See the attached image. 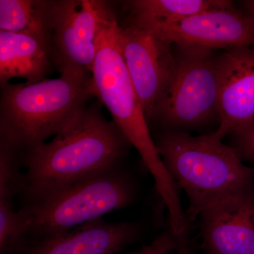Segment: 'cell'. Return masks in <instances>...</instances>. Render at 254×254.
<instances>
[{
    "label": "cell",
    "mask_w": 254,
    "mask_h": 254,
    "mask_svg": "<svg viewBox=\"0 0 254 254\" xmlns=\"http://www.w3.org/2000/svg\"><path fill=\"white\" fill-rule=\"evenodd\" d=\"M129 179L114 165L31 200L19 211L25 233L42 237L68 231L133 201Z\"/></svg>",
    "instance_id": "obj_5"
},
{
    "label": "cell",
    "mask_w": 254,
    "mask_h": 254,
    "mask_svg": "<svg viewBox=\"0 0 254 254\" xmlns=\"http://www.w3.org/2000/svg\"><path fill=\"white\" fill-rule=\"evenodd\" d=\"M180 240L173 233H163L149 245L128 254H170L180 247Z\"/></svg>",
    "instance_id": "obj_18"
},
{
    "label": "cell",
    "mask_w": 254,
    "mask_h": 254,
    "mask_svg": "<svg viewBox=\"0 0 254 254\" xmlns=\"http://www.w3.org/2000/svg\"><path fill=\"white\" fill-rule=\"evenodd\" d=\"M131 145L98 105L87 104L55 135L21 160L26 168L21 190L33 200L118 165Z\"/></svg>",
    "instance_id": "obj_1"
},
{
    "label": "cell",
    "mask_w": 254,
    "mask_h": 254,
    "mask_svg": "<svg viewBox=\"0 0 254 254\" xmlns=\"http://www.w3.org/2000/svg\"><path fill=\"white\" fill-rule=\"evenodd\" d=\"M44 29L43 0H0V31Z\"/></svg>",
    "instance_id": "obj_15"
},
{
    "label": "cell",
    "mask_w": 254,
    "mask_h": 254,
    "mask_svg": "<svg viewBox=\"0 0 254 254\" xmlns=\"http://www.w3.org/2000/svg\"><path fill=\"white\" fill-rule=\"evenodd\" d=\"M94 96L92 73L67 68L60 78L1 85L0 148L22 159L55 136Z\"/></svg>",
    "instance_id": "obj_2"
},
{
    "label": "cell",
    "mask_w": 254,
    "mask_h": 254,
    "mask_svg": "<svg viewBox=\"0 0 254 254\" xmlns=\"http://www.w3.org/2000/svg\"><path fill=\"white\" fill-rule=\"evenodd\" d=\"M139 228L130 222L97 219L52 236L42 237L29 254H115L136 238Z\"/></svg>",
    "instance_id": "obj_12"
},
{
    "label": "cell",
    "mask_w": 254,
    "mask_h": 254,
    "mask_svg": "<svg viewBox=\"0 0 254 254\" xmlns=\"http://www.w3.org/2000/svg\"><path fill=\"white\" fill-rule=\"evenodd\" d=\"M175 60L153 122L173 130L204 125L218 116L220 55L202 47L177 46Z\"/></svg>",
    "instance_id": "obj_6"
},
{
    "label": "cell",
    "mask_w": 254,
    "mask_h": 254,
    "mask_svg": "<svg viewBox=\"0 0 254 254\" xmlns=\"http://www.w3.org/2000/svg\"><path fill=\"white\" fill-rule=\"evenodd\" d=\"M106 4L98 0H43V26L50 60L60 73L67 68L92 72Z\"/></svg>",
    "instance_id": "obj_7"
},
{
    "label": "cell",
    "mask_w": 254,
    "mask_h": 254,
    "mask_svg": "<svg viewBox=\"0 0 254 254\" xmlns=\"http://www.w3.org/2000/svg\"><path fill=\"white\" fill-rule=\"evenodd\" d=\"M127 17L124 23L174 21L233 6L227 0H131L123 1Z\"/></svg>",
    "instance_id": "obj_14"
},
{
    "label": "cell",
    "mask_w": 254,
    "mask_h": 254,
    "mask_svg": "<svg viewBox=\"0 0 254 254\" xmlns=\"http://www.w3.org/2000/svg\"><path fill=\"white\" fill-rule=\"evenodd\" d=\"M234 134V149L242 160H247L254 165V120Z\"/></svg>",
    "instance_id": "obj_17"
},
{
    "label": "cell",
    "mask_w": 254,
    "mask_h": 254,
    "mask_svg": "<svg viewBox=\"0 0 254 254\" xmlns=\"http://www.w3.org/2000/svg\"><path fill=\"white\" fill-rule=\"evenodd\" d=\"M155 144L177 188L186 193L190 219L218 202L254 191V169L213 133L166 130Z\"/></svg>",
    "instance_id": "obj_4"
},
{
    "label": "cell",
    "mask_w": 254,
    "mask_h": 254,
    "mask_svg": "<svg viewBox=\"0 0 254 254\" xmlns=\"http://www.w3.org/2000/svg\"><path fill=\"white\" fill-rule=\"evenodd\" d=\"M120 26L124 60L149 125L154 121L173 73V44L141 28L120 23Z\"/></svg>",
    "instance_id": "obj_9"
},
{
    "label": "cell",
    "mask_w": 254,
    "mask_h": 254,
    "mask_svg": "<svg viewBox=\"0 0 254 254\" xmlns=\"http://www.w3.org/2000/svg\"><path fill=\"white\" fill-rule=\"evenodd\" d=\"M52 66L45 29L0 31V84L14 78L32 83L43 81Z\"/></svg>",
    "instance_id": "obj_13"
},
{
    "label": "cell",
    "mask_w": 254,
    "mask_h": 254,
    "mask_svg": "<svg viewBox=\"0 0 254 254\" xmlns=\"http://www.w3.org/2000/svg\"><path fill=\"white\" fill-rule=\"evenodd\" d=\"M149 33L173 45L208 49L254 45V20L234 6L204 11L174 21L123 23Z\"/></svg>",
    "instance_id": "obj_8"
},
{
    "label": "cell",
    "mask_w": 254,
    "mask_h": 254,
    "mask_svg": "<svg viewBox=\"0 0 254 254\" xmlns=\"http://www.w3.org/2000/svg\"><path fill=\"white\" fill-rule=\"evenodd\" d=\"M219 139L235 133L254 120V45L220 55Z\"/></svg>",
    "instance_id": "obj_10"
},
{
    "label": "cell",
    "mask_w": 254,
    "mask_h": 254,
    "mask_svg": "<svg viewBox=\"0 0 254 254\" xmlns=\"http://www.w3.org/2000/svg\"><path fill=\"white\" fill-rule=\"evenodd\" d=\"M25 233V227L19 212H15L12 202L0 200V248L9 250Z\"/></svg>",
    "instance_id": "obj_16"
},
{
    "label": "cell",
    "mask_w": 254,
    "mask_h": 254,
    "mask_svg": "<svg viewBox=\"0 0 254 254\" xmlns=\"http://www.w3.org/2000/svg\"><path fill=\"white\" fill-rule=\"evenodd\" d=\"M244 4L245 5L246 9H247V14H248L252 19L254 20V0L245 1H244Z\"/></svg>",
    "instance_id": "obj_19"
},
{
    "label": "cell",
    "mask_w": 254,
    "mask_h": 254,
    "mask_svg": "<svg viewBox=\"0 0 254 254\" xmlns=\"http://www.w3.org/2000/svg\"><path fill=\"white\" fill-rule=\"evenodd\" d=\"M206 254H254V191L232 197L200 212Z\"/></svg>",
    "instance_id": "obj_11"
},
{
    "label": "cell",
    "mask_w": 254,
    "mask_h": 254,
    "mask_svg": "<svg viewBox=\"0 0 254 254\" xmlns=\"http://www.w3.org/2000/svg\"><path fill=\"white\" fill-rule=\"evenodd\" d=\"M96 45V58L91 72L94 96L109 110L113 121L138 150L153 177L164 205L168 208L175 207L180 202L178 188L159 154L127 71L120 44V23L111 1H107Z\"/></svg>",
    "instance_id": "obj_3"
}]
</instances>
